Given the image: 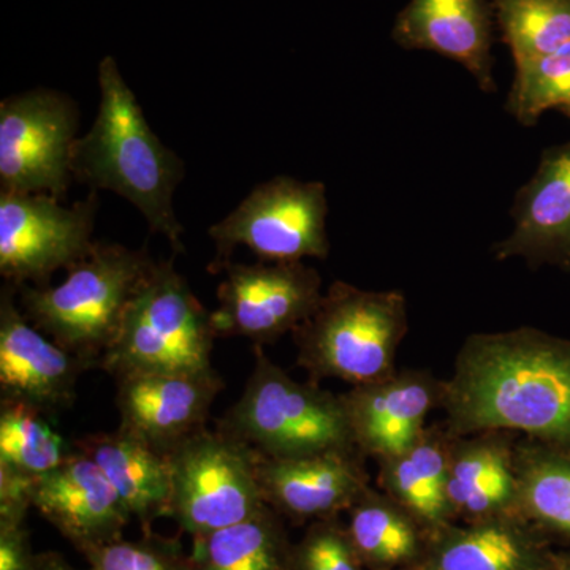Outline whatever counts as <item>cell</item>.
<instances>
[{"label": "cell", "instance_id": "1", "mask_svg": "<svg viewBox=\"0 0 570 570\" xmlns=\"http://www.w3.org/2000/svg\"><path fill=\"white\" fill-rule=\"evenodd\" d=\"M441 407L453 436L517 431L570 449V341L530 326L469 336Z\"/></svg>", "mask_w": 570, "mask_h": 570}, {"label": "cell", "instance_id": "2", "mask_svg": "<svg viewBox=\"0 0 570 570\" xmlns=\"http://www.w3.org/2000/svg\"><path fill=\"white\" fill-rule=\"evenodd\" d=\"M97 80L99 110L91 129L75 141L71 176L96 193L111 190L126 198L153 234L164 235L176 254L186 253L174 206L186 175L183 160L153 132L111 56L99 63Z\"/></svg>", "mask_w": 570, "mask_h": 570}, {"label": "cell", "instance_id": "3", "mask_svg": "<svg viewBox=\"0 0 570 570\" xmlns=\"http://www.w3.org/2000/svg\"><path fill=\"white\" fill-rule=\"evenodd\" d=\"M156 264L145 249L96 243L56 287H17L18 303L32 325L92 367Z\"/></svg>", "mask_w": 570, "mask_h": 570}, {"label": "cell", "instance_id": "4", "mask_svg": "<svg viewBox=\"0 0 570 570\" xmlns=\"http://www.w3.org/2000/svg\"><path fill=\"white\" fill-rule=\"evenodd\" d=\"M407 332L406 296L336 281L294 332L298 365L314 379L371 384L395 373Z\"/></svg>", "mask_w": 570, "mask_h": 570}, {"label": "cell", "instance_id": "5", "mask_svg": "<svg viewBox=\"0 0 570 570\" xmlns=\"http://www.w3.org/2000/svg\"><path fill=\"white\" fill-rule=\"evenodd\" d=\"M219 430L268 459L358 450L343 397L295 381L261 346H255L245 392L220 420Z\"/></svg>", "mask_w": 570, "mask_h": 570}, {"label": "cell", "instance_id": "6", "mask_svg": "<svg viewBox=\"0 0 570 570\" xmlns=\"http://www.w3.org/2000/svg\"><path fill=\"white\" fill-rule=\"evenodd\" d=\"M216 337L212 313L176 272L174 262H160L130 303L99 366L116 379L130 374L200 373L213 370Z\"/></svg>", "mask_w": 570, "mask_h": 570}, {"label": "cell", "instance_id": "7", "mask_svg": "<svg viewBox=\"0 0 570 570\" xmlns=\"http://www.w3.org/2000/svg\"><path fill=\"white\" fill-rule=\"evenodd\" d=\"M258 455L219 428L205 426L184 439L167 453V517L195 538L257 515L268 508L258 483Z\"/></svg>", "mask_w": 570, "mask_h": 570}, {"label": "cell", "instance_id": "8", "mask_svg": "<svg viewBox=\"0 0 570 570\" xmlns=\"http://www.w3.org/2000/svg\"><path fill=\"white\" fill-rule=\"evenodd\" d=\"M326 217L324 183L276 176L258 184L234 212L208 228L216 246L209 269L220 272L242 246L261 262L324 261L330 253Z\"/></svg>", "mask_w": 570, "mask_h": 570}, {"label": "cell", "instance_id": "9", "mask_svg": "<svg viewBox=\"0 0 570 570\" xmlns=\"http://www.w3.org/2000/svg\"><path fill=\"white\" fill-rule=\"evenodd\" d=\"M50 194L0 190V275L13 287L50 285L59 269H69L96 242L99 194L63 206Z\"/></svg>", "mask_w": 570, "mask_h": 570}, {"label": "cell", "instance_id": "10", "mask_svg": "<svg viewBox=\"0 0 570 570\" xmlns=\"http://www.w3.org/2000/svg\"><path fill=\"white\" fill-rule=\"evenodd\" d=\"M78 107L63 92L37 88L0 102V190L62 200L71 179Z\"/></svg>", "mask_w": 570, "mask_h": 570}, {"label": "cell", "instance_id": "11", "mask_svg": "<svg viewBox=\"0 0 570 570\" xmlns=\"http://www.w3.org/2000/svg\"><path fill=\"white\" fill-rule=\"evenodd\" d=\"M220 272L217 307L212 324L217 337H246L255 346L294 333L314 313L322 295V277L303 262H228Z\"/></svg>", "mask_w": 570, "mask_h": 570}, {"label": "cell", "instance_id": "12", "mask_svg": "<svg viewBox=\"0 0 570 570\" xmlns=\"http://www.w3.org/2000/svg\"><path fill=\"white\" fill-rule=\"evenodd\" d=\"M7 284L0 294V392L2 400L20 401L47 412L69 407L85 360L40 332L22 313Z\"/></svg>", "mask_w": 570, "mask_h": 570}, {"label": "cell", "instance_id": "13", "mask_svg": "<svg viewBox=\"0 0 570 570\" xmlns=\"http://www.w3.org/2000/svg\"><path fill=\"white\" fill-rule=\"evenodd\" d=\"M223 389V377L214 370L119 377V428L167 455L205 428L209 409Z\"/></svg>", "mask_w": 570, "mask_h": 570}, {"label": "cell", "instance_id": "14", "mask_svg": "<svg viewBox=\"0 0 570 570\" xmlns=\"http://www.w3.org/2000/svg\"><path fill=\"white\" fill-rule=\"evenodd\" d=\"M444 382L428 371H395L355 385L343 397L355 448L384 460L411 449L426 430L431 411L442 406Z\"/></svg>", "mask_w": 570, "mask_h": 570}, {"label": "cell", "instance_id": "15", "mask_svg": "<svg viewBox=\"0 0 570 570\" xmlns=\"http://www.w3.org/2000/svg\"><path fill=\"white\" fill-rule=\"evenodd\" d=\"M32 505L80 553L122 539L132 519L104 472L77 448L61 466L37 479Z\"/></svg>", "mask_w": 570, "mask_h": 570}, {"label": "cell", "instance_id": "16", "mask_svg": "<svg viewBox=\"0 0 570 570\" xmlns=\"http://www.w3.org/2000/svg\"><path fill=\"white\" fill-rule=\"evenodd\" d=\"M358 450L298 459L258 455L257 474L266 504L295 520L333 519L370 490Z\"/></svg>", "mask_w": 570, "mask_h": 570}, {"label": "cell", "instance_id": "17", "mask_svg": "<svg viewBox=\"0 0 570 570\" xmlns=\"http://www.w3.org/2000/svg\"><path fill=\"white\" fill-rule=\"evenodd\" d=\"M493 24L490 0H411L397 14L392 37L406 50L453 59L480 89L494 92Z\"/></svg>", "mask_w": 570, "mask_h": 570}, {"label": "cell", "instance_id": "18", "mask_svg": "<svg viewBox=\"0 0 570 570\" xmlns=\"http://www.w3.org/2000/svg\"><path fill=\"white\" fill-rule=\"evenodd\" d=\"M512 217V234L494 247L498 261L521 257L570 269V142L543 154L517 195Z\"/></svg>", "mask_w": 570, "mask_h": 570}, {"label": "cell", "instance_id": "19", "mask_svg": "<svg viewBox=\"0 0 570 570\" xmlns=\"http://www.w3.org/2000/svg\"><path fill=\"white\" fill-rule=\"evenodd\" d=\"M517 493L515 444L510 433L489 431L453 439L448 479L453 513L478 521L513 515Z\"/></svg>", "mask_w": 570, "mask_h": 570}, {"label": "cell", "instance_id": "20", "mask_svg": "<svg viewBox=\"0 0 570 570\" xmlns=\"http://www.w3.org/2000/svg\"><path fill=\"white\" fill-rule=\"evenodd\" d=\"M75 448L99 466L142 530L151 531L157 517H167L170 466L165 453L121 428L81 439Z\"/></svg>", "mask_w": 570, "mask_h": 570}, {"label": "cell", "instance_id": "21", "mask_svg": "<svg viewBox=\"0 0 570 570\" xmlns=\"http://www.w3.org/2000/svg\"><path fill=\"white\" fill-rule=\"evenodd\" d=\"M448 428H426L406 452L379 460V485L422 523L441 528L452 517L448 498L450 452Z\"/></svg>", "mask_w": 570, "mask_h": 570}, {"label": "cell", "instance_id": "22", "mask_svg": "<svg viewBox=\"0 0 570 570\" xmlns=\"http://www.w3.org/2000/svg\"><path fill=\"white\" fill-rule=\"evenodd\" d=\"M550 553L513 515L450 530L422 570H539Z\"/></svg>", "mask_w": 570, "mask_h": 570}, {"label": "cell", "instance_id": "23", "mask_svg": "<svg viewBox=\"0 0 570 570\" xmlns=\"http://www.w3.org/2000/svg\"><path fill=\"white\" fill-rule=\"evenodd\" d=\"M291 553L276 510L265 508L242 523L195 535L190 570H291Z\"/></svg>", "mask_w": 570, "mask_h": 570}, {"label": "cell", "instance_id": "24", "mask_svg": "<svg viewBox=\"0 0 570 570\" xmlns=\"http://www.w3.org/2000/svg\"><path fill=\"white\" fill-rule=\"evenodd\" d=\"M519 519L570 540V449L531 441L515 445Z\"/></svg>", "mask_w": 570, "mask_h": 570}, {"label": "cell", "instance_id": "25", "mask_svg": "<svg viewBox=\"0 0 570 570\" xmlns=\"http://www.w3.org/2000/svg\"><path fill=\"white\" fill-rule=\"evenodd\" d=\"M415 520L395 499L370 489L352 505L347 531L363 562L390 568L419 557Z\"/></svg>", "mask_w": 570, "mask_h": 570}, {"label": "cell", "instance_id": "26", "mask_svg": "<svg viewBox=\"0 0 570 570\" xmlns=\"http://www.w3.org/2000/svg\"><path fill=\"white\" fill-rule=\"evenodd\" d=\"M515 66L570 41V0H490Z\"/></svg>", "mask_w": 570, "mask_h": 570}, {"label": "cell", "instance_id": "27", "mask_svg": "<svg viewBox=\"0 0 570 570\" xmlns=\"http://www.w3.org/2000/svg\"><path fill=\"white\" fill-rule=\"evenodd\" d=\"M39 409L2 400L0 404V464L32 478L50 474L69 459L71 450Z\"/></svg>", "mask_w": 570, "mask_h": 570}, {"label": "cell", "instance_id": "28", "mask_svg": "<svg viewBox=\"0 0 570 570\" xmlns=\"http://www.w3.org/2000/svg\"><path fill=\"white\" fill-rule=\"evenodd\" d=\"M570 102V41L549 55L515 66L508 110L523 126H534L550 108Z\"/></svg>", "mask_w": 570, "mask_h": 570}, {"label": "cell", "instance_id": "29", "mask_svg": "<svg viewBox=\"0 0 570 570\" xmlns=\"http://www.w3.org/2000/svg\"><path fill=\"white\" fill-rule=\"evenodd\" d=\"M82 554L91 570H190L189 553L179 539L151 531H145L140 539H118Z\"/></svg>", "mask_w": 570, "mask_h": 570}, {"label": "cell", "instance_id": "30", "mask_svg": "<svg viewBox=\"0 0 570 570\" xmlns=\"http://www.w3.org/2000/svg\"><path fill=\"white\" fill-rule=\"evenodd\" d=\"M291 570H363V561L348 531L324 519L292 549Z\"/></svg>", "mask_w": 570, "mask_h": 570}, {"label": "cell", "instance_id": "31", "mask_svg": "<svg viewBox=\"0 0 570 570\" xmlns=\"http://www.w3.org/2000/svg\"><path fill=\"white\" fill-rule=\"evenodd\" d=\"M37 479L0 464V524H24L28 510L33 508Z\"/></svg>", "mask_w": 570, "mask_h": 570}, {"label": "cell", "instance_id": "32", "mask_svg": "<svg viewBox=\"0 0 570 570\" xmlns=\"http://www.w3.org/2000/svg\"><path fill=\"white\" fill-rule=\"evenodd\" d=\"M36 557L24 524H0V570H32Z\"/></svg>", "mask_w": 570, "mask_h": 570}, {"label": "cell", "instance_id": "33", "mask_svg": "<svg viewBox=\"0 0 570 570\" xmlns=\"http://www.w3.org/2000/svg\"><path fill=\"white\" fill-rule=\"evenodd\" d=\"M32 570H81L71 566L61 553L56 551H47V553H40L36 557ZM91 570V569H89Z\"/></svg>", "mask_w": 570, "mask_h": 570}, {"label": "cell", "instance_id": "34", "mask_svg": "<svg viewBox=\"0 0 570 570\" xmlns=\"http://www.w3.org/2000/svg\"><path fill=\"white\" fill-rule=\"evenodd\" d=\"M539 570H570V553L550 554Z\"/></svg>", "mask_w": 570, "mask_h": 570}, {"label": "cell", "instance_id": "35", "mask_svg": "<svg viewBox=\"0 0 570 570\" xmlns=\"http://www.w3.org/2000/svg\"><path fill=\"white\" fill-rule=\"evenodd\" d=\"M561 110L564 111L566 115L570 116V102L568 105H564V107H562Z\"/></svg>", "mask_w": 570, "mask_h": 570}]
</instances>
